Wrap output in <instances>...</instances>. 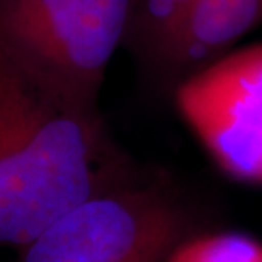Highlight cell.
<instances>
[{
  "label": "cell",
  "instance_id": "cell-6",
  "mask_svg": "<svg viewBox=\"0 0 262 262\" xmlns=\"http://www.w3.org/2000/svg\"><path fill=\"white\" fill-rule=\"evenodd\" d=\"M165 262H262V243L237 231L187 237Z\"/></svg>",
  "mask_w": 262,
  "mask_h": 262
},
{
  "label": "cell",
  "instance_id": "cell-2",
  "mask_svg": "<svg viewBox=\"0 0 262 262\" xmlns=\"http://www.w3.org/2000/svg\"><path fill=\"white\" fill-rule=\"evenodd\" d=\"M136 0H0V55L43 84L97 105L130 37Z\"/></svg>",
  "mask_w": 262,
  "mask_h": 262
},
{
  "label": "cell",
  "instance_id": "cell-3",
  "mask_svg": "<svg viewBox=\"0 0 262 262\" xmlns=\"http://www.w3.org/2000/svg\"><path fill=\"white\" fill-rule=\"evenodd\" d=\"M185 233V212L167 192L134 181L68 210L21 262H165Z\"/></svg>",
  "mask_w": 262,
  "mask_h": 262
},
{
  "label": "cell",
  "instance_id": "cell-5",
  "mask_svg": "<svg viewBox=\"0 0 262 262\" xmlns=\"http://www.w3.org/2000/svg\"><path fill=\"white\" fill-rule=\"evenodd\" d=\"M262 26V0H192L171 21L151 55L177 84L231 53Z\"/></svg>",
  "mask_w": 262,
  "mask_h": 262
},
{
  "label": "cell",
  "instance_id": "cell-7",
  "mask_svg": "<svg viewBox=\"0 0 262 262\" xmlns=\"http://www.w3.org/2000/svg\"><path fill=\"white\" fill-rule=\"evenodd\" d=\"M188 2L192 0H136L128 39H134L151 53L159 37Z\"/></svg>",
  "mask_w": 262,
  "mask_h": 262
},
{
  "label": "cell",
  "instance_id": "cell-4",
  "mask_svg": "<svg viewBox=\"0 0 262 262\" xmlns=\"http://www.w3.org/2000/svg\"><path fill=\"white\" fill-rule=\"evenodd\" d=\"M173 99L215 167L262 187V41L183 78Z\"/></svg>",
  "mask_w": 262,
  "mask_h": 262
},
{
  "label": "cell",
  "instance_id": "cell-1",
  "mask_svg": "<svg viewBox=\"0 0 262 262\" xmlns=\"http://www.w3.org/2000/svg\"><path fill=\"white\" fill-rule=\"evenodd\" d=\"M128 183L97 105L0 55V247L26 249L80 202Z\"/></svg>",
  "mask_w": 262,
  "mask_h": 262
}]
</instances>
